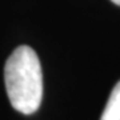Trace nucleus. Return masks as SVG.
Segmentation results:
<instances>
[{
	"instance_id": "1",
	"label": "nucleus",
	"mask_w": 120,
	"mask_h": 120,
	"mask_svg": "<svg viewBox=\"0 0 120 120\" xmlns=\"http://www.w3.org/2000/svg\"><path fill=\"white\" fill-rule=\"evenodd\" d=\"M4 83L9 103L17 112L31 115L43 99V72L36 52L20 45L9 55L4 65Z\"/></svg>"
},
{
	"instance_id": "2",
	"label": "nucleus",
	"mask_w": 120,
	"mask_h": 120,
	"mask_svg": "<svg viewBox=\"0 0 120 120\" xmlns=\"http://www.w3.org/2000/svg\"><path fill=\"white\" fill-rule=\"evenodd\" d=\"M100 120H120V80L113 87Z\"/></svg>"
},
{
	"instance_id": "3",
	"label": "nucleus",
	"mask_w": 120,
	"mask_h": 120,
	"mask_svg": "<svg viewBox=\"0 0 120 120\" xmlns=\"http://www.w3.org/2000/svg\"><path fill=\"white\" fill-rule=\"evenodd\" d=\"M111 1H112V3H115L116 5H119V7H120V0H111Z\"/></svg>"
}]
</instances>
